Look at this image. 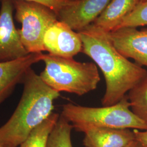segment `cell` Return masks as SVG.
I'll return each mask as SVG.
<instances>
[{
    "instance_id": "ffe728a7",
    "label": "cell",
    "mask_w": 147,
    "mask_h": 147,
    "mask_svg": "<svg viewBox=\"0 0 147 147\" xmlns=\"http://www.w3.org/2000/svg\"><path fill=\"white\" fill-rule=\"evenodd\" d=\"M147 0H141V2H140V3H143V2H146V1H147Z\"/></svg>"
},
{
    "instance_id": "4fadbf2b",
    "label": "cell",
    "mask_w": 147,
    "mask_h": 147,
    "mask_svg": "<svg viewBox=\"0 0 147 147\" xmlns=\"http://www.w3.org/2000/svg\"><path fill=\"white\" fill-rule=\"evenodd\" d=\"M127 96L133 113L147 125V73Z\"/></svg>"
},
{
    "instance_id": "52a82bcc",
    "label": "cell",
    "mask_w": 147,
    "mask_h": 147,
    "mask_svg": "<svg viewBox=\"0 0 147 147\" xmlns=\"http://www.w3.org/2000/svg\"><path fill=\"white\" fill-rule=\"evenodd\" d=\"M43 44L45 51L49 54L64 58H73L82 51V42L79 33L58 20L47 30Z\"/></svg>"
},
{
    "instance_id": "5b68a950",
    "label": "cell",
    "mask_w": 147,
    "mask_h": 147,
    "mask_svg": "<svg viewBox=\"0 0 147 147\" xmlns=\"http://www.w3.org/2000/svg\"><path fill=\"white\" fill-rule=\"evenodd\" d=\"M15 19L21 41L29 53L45 51L43 39L48 28L58 20L55 11L45 5L24 0H13Z\"/></svg>"
},
{
    "instance_id": "e0dca14e",
    "label": "cell",
    "mask_w": 147,
    "mask_h": 147,
    "mask_svg": "<svg viewBox=\"0 0 147 147\" xmlns=\"http://www.w3.org/2000/svg\"><path fill=\"white\" fill-rule=\"evenodd\" d=\"M29 2H36L45 5L52 9L55 13L58 15L60 11L65 7L71 3L74 0H24Z\"/></svg>"
},
{
    "instance_id": "6da1fadb",
    "label": "cell",
    "mask_w": 147,
    "mask_h": 147,
    "mask_svg": "<svg viewBox=\"0 0 147 147\" xmlns=\"http://www.w3.org/2000/svg\"><path fill=\"white\" fill-rule=\"evenodd\" d=\"M82 51L101 69L106 84L103 106L119 102L147 74V70L130 61L116 49L106 32L92 24L78 32Z\"/></svg>"
},
{
    "instance_id": "44dd1931",
    "label": "cell",
    "mask_w": 147,
    "mask_h": 147,
    "mask_svg": "<svg viewBox=\"0 0 147 147\" xmlns=\"http://www.w3.org/2000/svg\"><path fill=\"white\" fill-rule=\"evenodd\" d=\"M0 147H2V146H1V144H0Z\"/></svg>"
},
{
    "instance_id": "9a60e30c",
    "label": "cell",
    "mask_w": 147,
    "mask_h": 147,
    "mask_svg": "<svg viewBox=\"0 0 147 147\" xmlns=\"http://www.w3.org/2000/svg\"><path fill=\"white\" fill-rule=\"evenodd\" d=\"M73 129L72 125L60 115L49 137L47 147H73L71 138Z\"/></svg>"
},
{
    "instance_id": "ac0fdd59",
    "label": "cell",
    "mask_w": 147,
    "mask_h": 147,
    "mask_svg": "<svg viewBox=\"0 0 147 147\" xmlns=\"http://www.w3.org/2000/svg\"><path fill=\"white\" fill-rule=\"evenodd\" d=\"M136 140L142 143L144 147H147V130L140 131L134 130Z\"/></svg>"
},
{
    "instance_id": "8fae6325",
    "label": "cell",
    "mask_w": 147,
    "mask_h": 147,
    "mask_svg": "<svg viewBox=\"0 0 147 147\" xmlns=\"http://www.w3.org/2000/svg\"><path fill=\"white\" fill-rule=\"evenodd\" d=\"M136 140L134 131L128 129L95 128L86 132L85 147H124Z\"/></svg>"
},
{
    "instance_id": "2e32d148",
    "label": "cell",
    "mask_w": 147,
    "mask_h": 147,
    "mask_svg": "<svg viewBox=\"0 0 147 147\" xmlns=\"http://www.w3.org/2000/svg\"><path fill=\"white\" fill-rule=\"evenodd\" d=\"M147 25V1L140 3L121 21L115 30L123 27H135ZM114 31V30H113Z\"/></svg>"
},
{
    "instance_id": "ba28073f",
    "label": "cell",
    "mask_w": 147,
    "mask_h": 147,
    "mask_svg": "<svg viewBox=\"0 0 147 147\" xmlns=\"http://www.w3.org/2000/svg\"><path fill=\"white\" fill-rule=\"evenodd\" d=\"M117 50L127 58L133 59L140 66L147 67V28L123 27L109 33Z\"/></svg>"
},
{
    "instance_id": "3957f363",
    "label": "cell",
    "mask_w": 147,
    "mask_h": 147,
    "mask_svg": "<svg viewBox=\"0 0 147 147\" xmlns=\"http://www.w3.org/2000/svg\"><path fill=\"white\" fill-rule=\"evenodd\" d=\"M61 115L76 131L84 133L95 128L147 130V125L131 110L127 95L115 105L101 107L66 104Z\"/></svg>"
},
{
    "instance_id": "9c48e42d",
    "label": "cell",
    "mask_w": 147,
    "mask_h": 147,
    "mask_svg": "<svg viewBox=\"0 0 147 147\" xmlns=\"http://www.w3.org/2000/svg\"><path fill=\"white\" fill-rule=\"evenodd\" d=\"M111 0H74L57 15L58 20L78 32L93 24L102 13Z\"/></svg>"
},
{
    "instance_id": "30bf717a",
    "label": "cell",
    "mask_w": 147,
    "mask_h": 147,
    "mask_svg": "<svg viewBox=\"0 0 147 147\" xmlns=\"http://www.w3.org/2000/svg\"><path fill=\"white\" fill-rule=\"evenodd\" d=\"M43 54L31 53L22 58L0 62V104L11 96L18 84L23 83L32 66L42 61Z\"/></svg>"
},
{
    "instance_id": "7a4b0ae2",
    "label": "cell",
    "mask_w": 147,
    "mask_h": 147,
    "mask_svg": "<svg viewBox=\"0 0 147 147\" xmlns=\"http://www.w3.org/2000/svg\"><path fill=\"white\" fill-rule=\"evenodd\" d=\"M20 101L9 120L0 127V144L19 147L32 130L53 113L60 93L46 84L32 69L27 72Z\"/></svg>"
},
{
    "instance_id": "5bb4252c",
    "label": "cell",
    "mask_w": 147,
    "mask_h": 147,
    "mask_svg": "<svg viewBox=\"0 0 147 147\" xmlns=\"http://www.w3.org/2000/svg\"><path fill=\"white\" fill-rule=\"evenodd\" d=\"M60 115L53 113L32 131L19 147H47L49 137Z\"/></svg>"
},
{
    "instance_id": "277c9868",
    "label": "cell",
    "mask_w": 147,
    "mask_h": 147,
    "mask_svg": "<svg viewBox=\"0 0 147 147\" xmlns=\"http://www.w3.org/2000/svg\"><path fill=\"white\" fill-rule=\"evenodd\" d=\"M45 68L39 75L42 81L58 92L82 96L98 87L100 81L97 65L93 62H80L73 58L43 54Z\"/></svg>"
},
{
    "instance_id": "d6986e66",
    "label": "cell",
    "mask_w": 147,
    "mask_h": 147,
    "mask_svg": "<svg viewBox=\"0 0 147 147\" xmlns=\"http://www.w3.org/2000/svg\"><path fill=\"white\" fill-rule=\"evenodd\" d=\"M124 147H144L142 143L137 140H135Z\"/></svg>"
},
{
    "instance_id": "8992f818",
    "label": "cell",
    "mask_w": 147,
    "mask_h": 147,
    "mask_svg": "<svg viewBox=\"0 0 147 147\" xmlns=\"http://www.w3.org/2000/svg\"><path fill=\"white\" fill-rule=\"evenodd\" d=\"M0 62L22 58L29 54L21 42L13 20V0H1Z\"/></svg>"
},
{
    "instance_id": "7c38bea8",
    "label": "cell",
    "mask_w": 147,
    "mask_h": 147,
    "mask_svg": "<svg viewBox=\"0 0 147 147\" xmlns=\"http://www.w3.org/2000/svg\"><path fill=\"white\" fill-rule=\"evenodd\" d=\"M141 0H111L104 11L93 23L106 32L115 30Z\"/></svg>"
}]
</instances>
